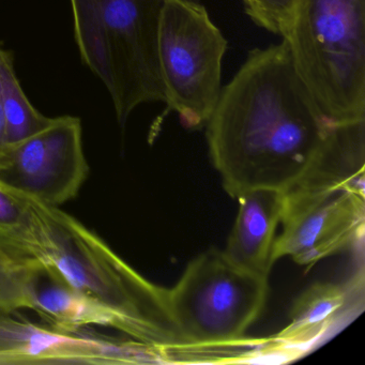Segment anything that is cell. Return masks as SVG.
I'll list each match as a JSON object with an SVG mask.
<instances>
[{
    "mask_svg": "<svg viewBox=\"0 0 365 365\" xmlns=\"http://www.w3.org/2000/svg\"><path fill=\"white\" fill-rule=\"evenodd\" d=\"M365 119L339 123L324 165L285 192L272 258L312 267L356 245L365 223Z\"/></svg>",
    "mask_w": 365,
    "mask_h": 365,
    "instance_id": "cell-3",
    "label": "cell"
},
{
    "mask_svg": "<svg viewBox=\"0 0 365 365\" xmlns=\"http://www.w3.org/2000/svg\"><path fill=\"white\" fill-rule=\"evenodd\" d=\"M227 40L200 0H162L158 55L164 102L187 129L207 125L221 95Z\"/></svg>",
    "mask_w": 365,
    "mask_h": 365,
    "instance_id": "cell-7",
    "label": "cell"
},
{
    "mask_svg": "<svg viewBox=\"0 0 365 365\" xmlns=\"http://www.w3.org/2000/svg\"><path fill=\"white\" fill-rule=\"evenodd\" d=\"M83 63L116 104L161 89L158 31L162 0H71Z\"/></svg>",
    "mask_w": 365,
    "mask_h": 365,
    "instance_id": "cell-5",
    "label": "cell"
},
{
    "mask_svg": "<svg viewBox=\"0 0 365 365\" xmlns=\"http://www.w3.org/2000/svg\"><path fill=\"white\" fill-rule=\"evenodd\" d=\"M0 247L41 259L39 235L26 197L0 183Z\"/></svg>",
    "mask_w": 365,
    "mask_h": 365,
    "instance_id": "cell-14",
    "label": "cell"
},
{
    "mask_svg": "<svg viewBox=\"0 0 365 365\" xmlns=\"http://www.w3.org/2000/svg\"><path fill=\"white\" fill-rule=\"evenodd\" d=\"M285 192L260 187L237 197L239 211L228 237L226 257L239 268L269 279L275 232L281 222Z\"/></svg>",
    "mask_w": 365,
    "mask_h": 365,
    "instance_id": "cell-10",
    "label": "cell"
},
{
    "mask_svg": "<svg viewBox=\"0 0 365 365\" xmlns=\"http://www.w3.org/2000/svg\"><path fill=\"white\" fill-rule=\"evenodd\" d=\"M29 292L31 309L59 330L78 332L91 326L115 329L112 316L76 289L51 262L39 260L34 266Z\"/></svg>",
    "mask_w": 365,
    "mask_h": 365,
    "instance_id": "cell-11",
    "label": "cell"
},
{
    "mask_svg": "<svg viewBox=\"0 0 365 365\" xmlns=\"http://www.w3.org/2000/svg\"><path fill=\"white\" fill-rule=\"evenodd\" d=\"M39 260L0 247V311L33 309L29 283L34 266Z\"/></svg>",
    "mask_w": 365,
    "mask_h": 365,
    "instance_id": "cell-15",
    "label": "cell"
},
{
    "mask_svg": "<svg viewBox=\"0 0 365 365\" xmlns=\"http://www.w3.org/2000/svg\"><path fill=\"white\" fill-rule=\"evenodd\" d=\"M282 38L328 120L365 119V0H294Z\"/></svg>",
    "mask_w": 365,
    "mask_h": 365,
    "instance_id": "cell-4",
    "label": "cell"
},
{
    "mask_svg": "<svg viewBox=\"0 0 365 365\" xmlns=\"http://www.w3.org/2000/svg\"><path fill=\"white\" fill-rule=\"evenodd\" d=\"M12 313L0 311V363L116 364L144 362L160 356L138 341H118L86 329L67 332Z\"/></svg>",
    "mask_w": 365,
    "mask_h": 365,
    "instance_id": "cell-9",
    "label": "cell"
},
{
    "mask_svg": "<svg viewBox=\"0 0 365 365\" xmlns=\"http://www.w3.org/2000/svg\"><path fill=\"white\" fill-rule=\"evenodd\" d=\"M268 281L239 268L219 250L194 258L165 294L170 322L185 349L242 341L266 307Z\"/></svg>",
    "mask_w": 365,
    "mask_h": 365,
    "instance_id": "cell-6",
    "label": "cell"
},
{
    "mask_svg": "<svg viewBox=\"0 0 365 365\" xmlns=\"http://www.w3.org/2000/svg\"><path fill=\"white\" fill-rule=\"evenodd\" d=\"M14 61L11 52L0 48V85L7 146L18 144L39 133L53 121V118L36 110L25 95L16 78Z\"/></svg>",
    "mask_w": 365,
    "mask_h": 365,
    "instance_id": "cell-13",
    "label": "cell"
},
{
    "mask_svg": "<svg viewBox=\"0 0 365 365\" xmlns=\"http://www.w3.org/2000/svg\"><path fill=\"white\" fill-rule=\"evenodd\" d=\"M205 127L211 162L234 198L292 189L322 168L335 134L283 40L249 53Z\"/></svg>",
    "mask_w": 365,
    "mask_h": 365,
    "instance_id": "cell-1",
    "label": "cell"
},
{
    "mask_svg": "<svg viewBox=\"0 0 365 365\" xmlns=\"http://www.w3.org/2000/svg\"><path fill=\"white\" fill-rule=\"evenodd\" d=\"M245 14L257 26L282 37L292 18L294 0H243Z\"/></svg>",
    "mask_w": 365,
    "mask_h": 365,
    "instance_id": "cell-16",
    "label": "cell"
},
{
    "mask_svg": "<svg viewBox=\"0 0 365 365\" xmlns=\"http://www.w3.org/2000/svg\"><path fill=\"white\" fill-rule=\"evenodd\" d=\"M43 262L54 264L85 296L106 309L115 329L157 350L185 349L170 322L166 288L143 277L100 237L59 207L27 198Z\"/></svg>",
    "mask_w": 365,
    "mask_h": 365,
    "instance_id": "cell-2",
    "label": "cell"
},
{
    "mask_svg": "<svg viewBox=\"0 0 365 365\" xmlns=\"http://www.w3.org/2000/svg\"><path fill=\"white\" fill-rule=\"evenodd\" d=\"M88 173L76 117L53 118L39 133L0 153V183L46 206L73 200Z\"/></svg>",
    "mask_w": 365,
    "mask_h": 365,
    "instance_id": "cell-8",
    "label": "cell"
},
{
    "mask_svg": "<svg viewBox=\"0 0 365 365\" xmlns=\"http://www.w3.org/2000/svg\"><path fill=\"white\" fill-rule=\"evenodd\" d=\"M6 147H7V142H6L5 116H4L3 96H1V85H0V153Z\"/></svg>",
    "mask_w": 365,
    "mask_h": 365,
    "instance_id": "cell-17",
    "label": "cell"
},
{
    "mask_svg": "<svg viewBox=\"0 0 365 365\" xmlns=\"http://www.w3.org/2000/svg\"><path fill=\"white\" fill-rule=\"evenodd\" d=\"M351 296L348 285L317 283L299 296L290 312V324L279 333V346L305 350L322 339L345 314Z\"/></svg>",
    "mask_w": 365,
    "mask_h": 365,
    "instance_id": "cell-12",
    "label": "cell"
}]
</instances>
